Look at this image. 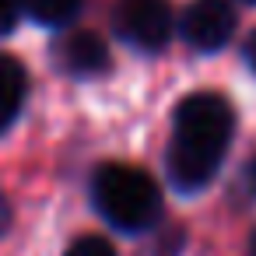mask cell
<instances>
[{
	"label": "cell",
	"mask_w": 256,
	"mask_h": 256,
	"mask_svg": "<svg viewBox=\"0 0 256 256\" xmlns=\"http://www.w3.org/2000/svg\"><path fill=\"white\" fill-rule=\"evenodd\" d=\"M120 39L144 53H158L172 39V8L168 0H120L112 11Z\"/></svg>",
	"instance_id": "obj_3"
},
{
	"label": "cell",
	"mask_w": 256,
	"mask_h": 256,
	"mask_svg": "<svg viewBox=\"0 0 256 256\" xmlns=\"http://www.w3.org/2000/svg\"><path fill=\"white\" fill-rule=\"evenodd\" d=\"M182 39L200 50V53H214L221 50L232 32H235V11L228 0H193L182 14Z\"/></svg>",
	"instance_id": "obj_4"
},
{
	"label": "cell",
	"mask_w": 256,
	"mask_h": 256,
	"mask_svg": "<svg viewBox=\"0 0 256 256\" xmlns=\"http://www.w3.org/2000/svg\"><path fill=\"white\" fill-rule=\"evenodd\" d=\"M18 14H22V0H0V36H8L18 25Z\"/></svg>",
	"instance_id": "obj_9"
},
{
	"label": "cell",
	"mask_w": 256,
	"mask_h": 256,
	"mask_svg": "<svg viewBox=\"0 0 256 256\" xmlns=\"http://www.w3.org/2000/svg\"><path fill=\"white\" fill-rule=\"evenodd\" d=\"M25 92H28V78H25V67L0 53V134H4L14 116L22 112V102H25Z\"/></svg>",
	"instance_id": "obj_6"
},
{
	"label": "cell",
	"mask_w": 256,
	"mask_h": 256,
	"mask_svg": "<svg viewBox=\"0 0 256 256\" xmlns=\"http://www.w3.org/2000/svg\"><path fill=\"white\" fill-rule=\"evenodd\" d=\"M53 56H56V64H60L67 74H74V78H92V74H102V70L109 67V50H106L102 36L88 32V28L67 32V36L56 42Z\"/></svg>",
	"instance_id": "obj_5"
},
{
	"label": "cell",
	"mask_w": 256,
	"mask_h": 256,
	"mask_svg": "<svg viewBox=\"0 0 256 256\" xmlns=\"http://www.w3.org/2000/svg\"><path fill=\"white\" fill-rule=\"evenodd\" d=\"M22 8L32 22L39 25H50V28H60V25H70L81 11V0H22Z\"/></svg>",
	"instance_id": "obj_7"
},
{
	"label": "cell",
	"mask_w": 256,
	"mask_h": 256,
	"mask_svg": "<svg viewBox=\"0 0 256 256\" xmlns=\"http://www.w3.org/2000/svg\"><path fill=\"white\" fill-rule=\"evenodd\" d=\"M64 256H116V249H112V242L102 238V235H81Z\"/></svg>",
	"instance_id": "obj_8"
},
{
	"label": "cell",
	"mask_w": 256,
	"mask_h": 256,
	"mask_svg": "<svg viewBox=\"0 0 256 256\" xmlns=\"http://www.w3.org/2000/svg\"><path fill=\"white\" fill-rule=\"evenodd\" d=\"M246 60H249V67L256 70V32H252V39H249V46H246Z\"/></svg>",
	"instance_id": "obj_10"
},
{
	"label": "cell",
	"mask_w": 256,
	"mask_h": 256,
	"mask_svg": "<svg viewBox=\"0 0 256 256\" xmlns=\"http://www.w3.org/2000/svg\"><path fill=\"white\" fill-rule=\"evenodd\" d=\"M246 4H256V0H246Z\"/></svg>",
	"instance_id": "obj_12"
},
{
	"label": "cell",
	"mask_w": 256,
	"mask_h": 256,
	"mask_svg": "<svg viewBox=\"0 0 256 256\" xmlns=\"http://www.w3.org/2000/svg\"><path fill=\"white\" fill-rule=\"evenodd\" d=\"M252 172H256V168H252Z\"/></svg>",
	"instance_id": "obj_13"
},
{
	"label": "cell",
	"mask_w": 256,
	"mask_h": 256,
	"mask_svg": "<svg viewBox=\"0 0 256 256\" xmlns=\"http://www.w3.org/2000/svg\"><path fill=\"white\" fill-rule=\"evenodd\" d=\"M172 123H176L172 144H168V158H165L168 179L182 193L204 190L214 179V172L232 144L235 112L221 95L200 92V95H190L176 106Z\"/></svg>",
	"instance_id": "obj_1"
},
{
	"label": "cell",
	"mask_w": 256,
	"mask_h": 256,
	"mask_svg": "<svg viewBox=\"0 0 256 256\" xmlns=\"http://www.w3.org/2000/svg\"><path fill=\"white\" fill-rule=\"evenodd\" d=\"M92 200L98 214L116 232H126V235H140L162 218L158 182L134 165H120V162L98 165L92 176Z\"/></svg>",
	"instance_id": "obj_2"
},
{
	"label": "cell",
	"mask_w": 256,
	"mask_h": 256,
	"mask_svg": "<svg viewBox=\"0 0 256 256\" xmlns=\"http://www.w3.org/2000/svg\"><path fill=\"white\" fill-rule=\"evenodd\" d=\"M249 256H256V235H252V242H249Z\"/></svg>",
	"instance_id": "obj_11"
}]
</instances>
